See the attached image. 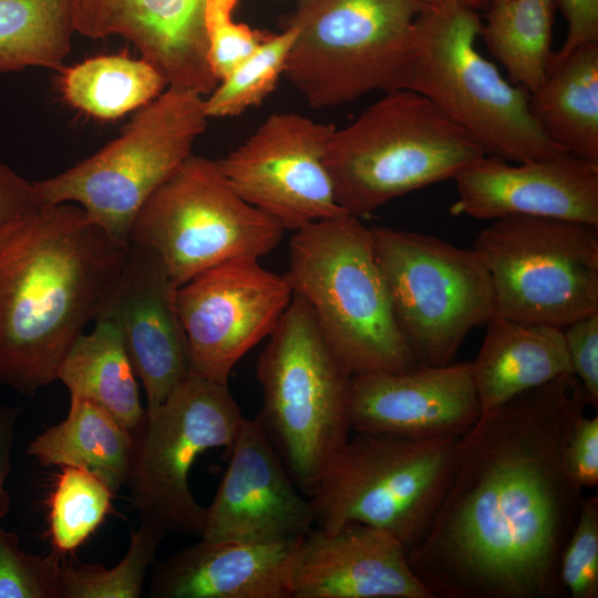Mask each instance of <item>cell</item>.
<instances>
[{
	"label": "cell",
	"instance_id": "cell-1",
	"mask_svg": "<svg viewBox=\"0 0 598 598\" xmlns=\"http://www.w3.org/2000/svg\"><path fill=\"white\" fill-rule=\"evenodd\" d=\"M589 406L571 373L481 414L458 437L444 492L408 563L434 598H561L581 488L564 452Z\"/></svg>",
	"mask_w": 598,
	"mask_h": 598
},
{
	"label": "cell",
	"instance_id": "cell-2",
	"mask_svg": "<svg viewBox=\"0 0 598 598\" xmlns=\"http://www.w3.org/2000/svg\"><path fill=\"white\" fill-rule=\"evenodd\" d=\"M128 245L70 203L43 206L0 241V384L30 396L56 380L103 313Z\"/></svg>",
	"mask_w": 598,
	"mask_h": 598
},
{
	"label": "cell",
	"instance_id": "cell-3",
	"mask_svg": "<svg viewBox=\"0 0 598 598\" xmlns=\"http://www.w3.org/2000/svg\"><path fill=\"white\" fill-rule=\"evenodd\" d=\"M285 276L352 375L420 364L396 322L371 228L361 218L347 213L295 230Z\"/></svg>",
	"mask_w": 598,
	"mask_h": 598
},
{
	"label": "cell",
	"instance_id": "cell-4",
	"mask_svg": "<svg viewBox=\"0 0 598 598\" xmlns=\"http://www.w3.org/2000/svg\"><path fill=\"white\" fill-rule=\"evenodd\" d=\"M486 155L481 145L433 102L398 89L334 128L326 165L339 205L359 218L422 187L454 178Z\"/></svg>",
	"mask_w": 598,
	"mask_h": 598
},
{
	"label": "cell",
	"instance_id": "cell-5",
	"mask_svg": "<svg viewBox=\"0 0 598 598\" xmlns=\"http://www.w3.org/2000/svg\"><path fill=\"white\" fill-rule=\"evenodd\" d=\"M258 417L300 491L310 496L350 437L352 374L307 301L292 300L260 353Z\"/></svg>",
	"mask_w": 598,
	"mask_h": 598
},
{
	"label": "cell",
	"instance_id": "cell-6",
	"mask_svg": "<svg viewBox=\"0 0 598 598\" xmlns=\"http://www.w3.org/2000/svg\"><path fill=\"white\" fill-rule=\"evenodd\" d=\"M482 23L476 8L464 2L426 7L416 20L405 89L433 102L486 155L520 163L569 154L542 132L529 110L530 93L480 53Z\"/></svg>",
	"mask_w": 598,
	"mask_h": 598
},
{
	"label": "cell",
	"instance_id": "cell-7",
	"mask_svg": "<svg viewBox=\"0 0 598 598\" xmlns=\"http://www.w3.org/2000/svg\"><path fill=\"white\" fill-rule=\"evenodd\" d=\"M419 0H298L282 28L296 31L283 75L315 109L405 89Z\"/></svg>",
	"mask_w": 598,
	"mask_h": 598
},
{
	"label": "cell",
	"instance_id": "cell-8",
	"mask_svg": "<svg viewBox=\"0 0 598 598\" xmlns=\"http://www.w3.org/2000/svg\"><path fill=\"white\" fill-rule=\"evenodd\" d=\"M204 95L167 86L122 134L90 157L34 182L45 205L75 204L113 239L130 244L136 215L193 154L207 126Z\"/></svg>",
	"mask_w": 598,
	"mask_h": 598
},
{
	"label": "cell",
	"instance_id": "cell-9",
	"mask_svg": "<svg viewBox=\"0 0 598 598\" xmlns=\"http://www.w3.org/2000/svg\"><path fill=\"white\" fill-rule=\"evenodd\" d=\"M353 433L308 496L315 526L364 524L388 532L408 549L439 504L458 437Z\"/></svg>",
	"mask_w": 598,
	"mask_h": 598
},
{
	"label": "cell",
	"instance_id": "cell-10",
	"mask_svg": "<svg viewBox=\"0 0 598 598\" xmlns=\"http://www.w3.org/2000/svg\"><path fill=\"white\" fill-rule=\"evenodd\" d=\"M285 230L235 192L218 161L190 154L142 206L130 243L154 251L179 287L223 262L266 256Z\"/></svg>",
	"mask_w": 598,
	"mask_h": 598
},
{
	"label": "cell",
	"instance_id": "cell-11",
	"mask_svg": "<svg viewBox=\"0 0 598 598\" xmlns=\"http://www.w3.org/2000/svg\"><path fill=\"white\" fill-rule=\"evenodd\" d=\"M473 250L486 267L495 313L559 329L598 311V227L542 217L492 220Z\"/></svg>",
	"mask_w": 598,
	"mask_h": 598
},
{
	"label": "cell",
	"instance_id": "cell-12",
	"mask_svg": "<svg viewBox=\"0 0 598 598\" xmlns=\"http://www.w3.org/2000/svg\"><path fill=\"white\" fill-rule=\"evenodd\" d=\"M245 416L227 383L194 370L131 431L125 484L141 520L200 538L206 507L194 497L189 471L199 455L233 446Z\"/></svg>",
	"mask_w": 598,
	"mask_h": 598
},
{
	"label": "cell",
	"instance_id": "cell-13",
	"mask_svg": "<svg viewBox=\"0 0 598 598\" xmlns=\"http://www.w3.org/2000/svg\"><path fill=\"white\" fill-rule=\"evenodd\" d=\"M396 322L420 364L455 361L474 328L495 313L491 276L473 249L422 233L371 227Z\"/></svg>",
	"mask_w": 598,
	"mask_h": 598
},
{
	"label": "cell",
	"instance_id": "cell-14",
	"mask_svg": "<svg viewBox=\"0 0 598 598\" xmlns=\"http://www.w3.org/2000/svg\"><path fill=\"white\" fill-rule=\"evenodd\" d=\"M334 128L301 114L274 113L218 164L243 199L295 231L347 214L326 165Z\"/></svg>",
	"mask_w": 598,
	"mask_h": 598
},
{
	"label": "cell",
	"instance_id": "cell-15",
	"mask_svg": "<svg viewBox=\"0 0 598 598\" xmlns=\"http://www.w3.org/2000/svg\"><path fill=\"white\" fill-rule=\"evenodd\" d=\"M293 297L285 275L257 258L233 259L176 288L193 370L227 383L238 361L275 329Z\"/></svg>",
	"mask_w": 598,
	"mask_h": 598
},
{
	"label": "cell",
	"instance_id": "cell-16",
	"mask_svg": "<svg viewBox=\"0 0 598 598\" xmlns=\"http://www.w3.org/2000/svg\"><path fill=\"white\" fill-rule=\"evenodd\" d=\"M228 452L200 538L271 544L297 540L315 527L309 497L258 419L245 417Z\"/></svg>",
	"mask_w": 598,
	"mask_h": 598
},
{
	"label": "cell",
	"instance_id": "cell-17",
	"mask_svg": "<svg viewBox=\"0 0 598 598\" xmlns=\"http://www.w3.org/2000/svg\"><path fill=\"white\" fill-rule=\"evenodd\" d=\"M352 432L414 440L460 437L482 414L471 361L354 374Z\"/></svg>",
	"mask_w": 598,
	"mask_h": 598
},
{
	"label": "cell",
	"instance_id": "cell-18",
	"mask_svg": "<svg viewBox=\"0 0 598 598\" xmlns=\"http://www.w3.org/2000/svg\"><path fill=\"white\" fill-rule=\"evenodd\" d=\"M453 216L542 217L598 227V165L564 154L511 165L484 155L455 177Z\"/></svg>",
	"mask_w": 598,
	"mask_h": 598
},
{
	"label": "cell",
	"instance_id": "cell-19",
	"mask_svg": "<svg viewBox=\"0 0 598 598\" xmlns=\"http://www.w3.org/2000/svg\"><path fill=\"white\" fill-rule=\"evenodd\" d=\"M287 582L290 598H434L411 569L399 539L358 523L315 526L299 538Z\"/></svg>",
	"mask_w": 598,
	"mask_h": 598
},
{
	"label": "cell",
	"instance_id": "cell-20",
	"mask_svg": "<svg viewBox=\"0 0 598 598\" xmlns=\"http://www.w3.org/2000/svg\"><path fill=\"white\" fill-rule=\"evenodd\" d=\"M176 288L154 251L130 243L101 315L111 319L122 334L146 393V409L161 404L193 371L176 309Z\"/></svg>",
	"mask_w": 598,
	"mask_h": 598
},
{
	"label": "cell",
	"instance_id": "cell-21",
	"mask_svg": "<svg viewBox=\"0 0 598 598\" xmlns=\"http://www.w3.org/2000/svg\"><path fill=\"white\" fill-rule=\"evenodd\" d=\"M74 31L120 35L155 66L167 86L209 94L217 85L207 59L206 0H70Z\"/></svg>",
	"mask_w": 598,
	"mask_h": 598
},
{
	"label": "cell",
	"instance_id": "cell-22",
	"mask_svg": "<svg viewBox=\"0 0 598 598\" xmlns=\"http://www.w3.org/2000/svg\"><path fill=\"white\" fill-rule=\"evenodd\" d=\"M297 540L256 544L199 538L155 566L150 597L290 598L287 571Z\"/></svg>",
	"mask_w": 598,
	"mask_h": 598
},
{
	"label": "cell",
	"instance_id": "cell-23",
	"mask_svg": "<svg viewBox=\"0 0 598 598\" xmlns=\"http://www.w3.org/2000/svg\"><path fill=\"white\" fill-rule=\"evenodd\" d=\"M472 362L482 413L571 372L563 329L494 313Z\"/></svg>",
	"mask_w": 598,
	"mask_h": 598
},
{
	"label": "cell",
	"instance_id": "cell-24",
	"mask_svg": "<svg viewBox=\"0 0 598 598\" xmlns=\"http://www.w3.org/2000/svg\"><path fill=\"white\" fill-rule=\"evenodd\" d=\"M529 110L553 144L598 165V42L579 45L549 65L529 95Z\"/></svg>",
	"mask_w": 598,
	"mask_h": 598
},
{
	"label": "cell",
	"instance_id": "cell-25",
	"mask_svg": "<svg viewBox=\"0 0 598 598\" xmlns=\"http://www.w3.org/2000/svg\"><path fill=\"white\" fill-rule=\"evenodd\" d=\"M133 450L132 432L96 402L71 395L68 416L28 445L44 466H76L102 478L115 494L125 484Z\"/></svg>",
	"mask_w": 598,
	"mask_h": 598
},
{
	"label": "cell",
	"instance_id": "cell-26",
	"mask_svg": "<svg viewBox=\"0 0 598 598\" xmlns=\"http://www.w3.org/2000/svg\"><path fill=\"white\" fill-rule=\"evenodd\" d=\"M136 379L118 328L104 317L95 321L90 333L78 338L56 375L70 395L96 402L130 431L145 413Z\"/></svg>",
	"mask_w": 598,
	"mask_h": 598
},
{
	"label": "cell",
	"instance_id": "cell-27",
	"mask_svg": "<svg viewBox=\"0 0 598 598\" xmlns=\"http://www.w3.org/2000/svg\"><path fill=\"white\" fill-rule=\"evenodd\" d=\"M560 0H491L482 38L509 81L530 94L543 84L551 55Z\"/></svg>",
	"mask_w": 598,
	"mask_h": 598
},
{
	"label": "cell",
	"instance_id": "cell-28",
	"mask_svg": "<svg viewBox=\"0 0 598 598\" xmlns=\"http://www.w3.org/2000/svg\"><path fill=\"white\" fill-rule=\"evenodd\" d=\"M59 87L74 109L100 120H115L151 103L167 83L145 59L99 55L60 71Z\"/></svg>",
	"mask_w": 598,
	"mask_h": 598
},
{
	"label": "cell",
	"instance_id": "cell-29",
	"mask_svg": "<svg viewBox=\"0 0 598 598\" xmlns=\"http://www.w3.org/2000/svg\"><path fill=\"white\" fill-rule=\"evenodd\" d=\"M74 32L70 0H0V73L59 72Z\"/></svg>",
	"mask_w": 598,
	"mask_h": 598
},
{
	"label": "cell",
	"instance_id": "cell-30",
	"mask_svg": "<svg viewBox=\"0 0 598 598\" xmlns=\"http://www.w3.org/2000/svg\"><path fill=\"white\" fill-rule=\"evenodd\" d=\"M49 497V535L53 549H78L102 524L115 495L96 474L64 466Z\"/></svg>",
	"mask_w": 598,
	"mask_h": 598
},
{
	"label": "cell",
	"instance_id": "cell-31",
	"mask_svg": "<svg viewBox=\"0 0 598 598\" xmlns=\"http://www.w3.org/2000/svg\"><path fill=\"white\" fill-rule=\"evenodd\" d=\"M167 534L162 527L141 520L131 534L125 556L116 566L62 564L61 598L141 597L146 573Z\"/></svg>",
	"mask_w": 598,
	"mask_h": 598
},
{
	"label": "cell",
	"instance_id": "cell-32",
	"mask_svg": "<svg viewBox=\"0 0 598 598\" xmlns=\"http://www.w3.org/2000/svg\"><path fill=\"white\" fill-rule=\"evenodd\" d=\"M296 31L290 27L269 33L261 44L229 74L218 81L205 99L208 118L236 116L258 105L285 73Z\"/></svg>",
	"mask_w": 598,
	"mask_h": 598
},
{
	"label": "cell",
	"instance_id": "cell-33",
	"mask_svg": "<svg viewBox=\"0 0 598 598\" xmlns=\"http://www.w3.org/2000/svg\"><path fill=\"white\" fill-rule=\"evenodd\" d=\"M63 556L28 554L17 533L0 527V598H61Z\"/></svg>",
	"mask_w": 598,
	"mask_h": 598
},
{
	"label": "cell",
	"instance_id": "cell-34",
	"mask_svg": "<svg viewBox=\"0 0 598 598\" xmlns=\"http://www.w3.org/2000/svg\"><path fill=\"white\" fill-rule=\"evenodd\" d=\"M237 4L238 0H206L207 59L217 82L246 60L269 34L236 22L233 13Z\"/></svg>",
	"mask_w": 598,
	"mask_h": 598
},
{
	"label": "cell",
	"instance_id": "cell-35",
	"mask_svg": "<svg viewBox=\"0 0 598 598\" xmlns=\"http://www.w3.org/2000/svg\"><path fill=\"white\" fill-rule=\"evenodd\" d=\"M559 577L571 598L598 597V495L585 497L563 550Z\"/></svg>",
	"mask_w": 598,
	"mask_h": 598
},
{
	"label": "cell",
	"instance_id": "cell-36",
	"mask_svg": "<svg viewBox=\"0 0 598 598\" xmlns=\"http://www.w3.org/2000/svg\"><path fill=\"white\" fill-rule=\"evenodd\" d=\"M571 373L580 382L589 406L598 408V311L563 329Z\"/></svg>",
	"mask_w": 598,
	"mask_h": 598
},
{
	"label": "cell",
	"instance_id": "cell-37",
	"mask_svg": "<svg viewBox=\"0 0 598 598\" xmlns=\"http://www.w3.org/2000/svg\"><path fill=\"white\" fill-rule=\"evenodd\" d=\"M43 206L35 183L0 159V241Z\"/></svg>",
	"mask_w": 598,
	"mask_h": 598
},
{
	"label": "cell",
	"instance_id": "cell-38",
	"mask_svg": "<svg viewBox=\"0 0 598 598\" xmlns=\"http://www.w3.org/2000/svg\"><path fill=\"white\" fill-rule=\"evenodd\" d=\"M570 477L581 488L598 485V416L581 415L574 424L564 452Z\"/></svg>",
	"mask_w": 598,
	"mask_h": 598
},
{
	"label": "cell",
	"instance_id": "cell-39",
	"mask_svg": "<svg viewBox=\"0 0 598 598\" xmlns=\"http://www.w3.org/2000/svg\"><path fill=\"white\" fill-rule=\"evenodd\" d=\"M559 9L567 22V33L549 65L564 60L579 45L598 42V0H560Z\"/></svg>",
	"mask_w": 598,
	"mask_h": 598
},
{
	"label": "cell",
	"instance_id": "cell-40",
	"mask_svg": "<svg viewBox=\"0 0 598 598\" xmlns=\"http://www.w3.org/2000/svg\"><path fill=\"white\" fill-rule=\"evenodd\" d=\"M20 412L19 408L0 406V522L8 514L11 505L7 478L11 471V454Z\"/></svg>",
	"mask_w": 598,
	"mask_h": 598
},
{
	"label": "cell",
	"instance_id": "cell-41",
	"mask_svg": "<svg viewBox=\"0 0 598 598\" xmlns=\"http://www.w3.org/2000/svg\"><path fill=\"white\" fill-rule=\"evenodd\" d=\"M419 1L422 4L426 7H431V8L441 7V6H445V4H450L454 2H464L477 9V7L480 6H483V4L487 6L491 0H419Z\"/></svg>",
	"mask_w": 598,
	"mask_h": 598
}]
</instances>
